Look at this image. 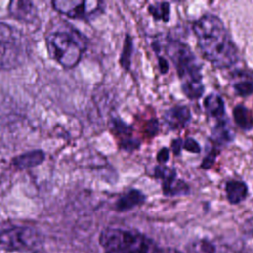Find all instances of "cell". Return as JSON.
I'll list each match as a JSON object with an SVG mask.
<instances>
[{
    "mask_svg": "<svg viewBox=\"0 0 253 253\" xmlns=\"http://www.w3.org/2000/svg\"><path fill=\"white\" fill-rule=\"evenodd\" d=\"M87 39L70 25L52 31L45 37V44L50 58L65 69L74 68L81 60L86 48Z\"/></svg>",
    "mask_w": 253,
    "mask_h": 253,
    "instance_id": "obj_3",
    "label": "cell"
},
{
    "mask_svg": "<svg viewBox=\"0 0 253 253\" xmlns=\"http://www.w3.org/2000/svg\"><path fill=\"white\" fill-rule=\"evenodd\" d=\"M204 108L207 115L216 121L226 117L224 101L222 97L216 93H211L204 99Z\"/></svg>",
    "mask_w": 253,
    "mask_h": 253,
    "instance_id": "obj_15",
    "label": "cell"
},
{
    "mask_svg": "<svg viewBox=\"0 0 253 253\" xmlns=\"http://www.w3.org/2000/svg\"><path fill=\"white\" fill-rule=\"evenodd\" d=\"M235 131L231 126L229 120L225 117L216 121L214 126L211 127L209 140L211 143L221 148L222 146L231 143L235 139Z\"/></svg>",
    "mask_w": 253,
    "mask_h": 253,
    "instance_id": "obj_11",
    "label": "cell"
},
{
    "mask_svg": "<svg viewBox=\"0 0 253 253\" xmlns=\"http://www.w3.org/2000/svg\"><path fill=\"white\" fill-rule=\"evenodd\" d=\"M159 131V123L156 119H151L147 121L145 126V132L149 136H154Z\"/></svg>",
    "mask_w": 253,
    "mask_h": 253,
    "instance_id": "obj_24",
    "label": "cell"
},
{
    "mask_svg": "<svg viewBox=\"0 0 253 253\" xmlns=\"http://www.w3.org/2000/svg\"><path fill=\"white\" fill-rule=\"evenodd\" d=\"M100 243L105 253H180L174 249H161L142 233L108 227L100 234Z\"/></svg>",
    "mask_w": 253,
    "mask_h": 253,
    "instance_id": "obj_4",
    "label": "cell"
},
{
    "mask_svg": "<svg viewBox=\"0 0 253 253\" xmlns=\"http://www.w3.org/2000/svg\"><path fill=\"white\" fill-rule=\"evenodd\" d=\"M153 176L161 181L162 193L166 197L188 196L191 193L190 186L178 178L175 167L157 165L153 169Z\"/></svg>",
    "mask_w": 253,
    "mask_h": 253,
    "instance_id": "obj_8",
    "label": "cell"
},
{
    "mask_svg": "<svg viewBox=\"0 0 253 253\" xmlns=\"http://www.w3.org/2000/svg\"><path fill=\"white\" fill-rule=\"evenodd\" d=\"M157 58H158V67H159L160 73L161 74L167 73L168 70H169V63H168V61L166 60L165 57H163L161 55H157Z\"/></svg>",
    "mask_w": 253,
    "mask_h": 253,
    "instance_id": "obj_27",
    "label": "cell"
},
{
    "mask_svg": "<svg viewBox=\"0 0 253 253\" xmlns=\"http://www.w3.org/2000/svg\"><path fill=\"white\" fill-rule=\"evenodd\" d=\"M44 158L45 153L42 149H34L13 157L11 163L18 169L24 170L42 164L44 161Z\"/></svg>",
    "mask_w": 253,
    "mask_h": 253,
    "instance_id": "obj_14",
    "label": "cell"
},
{
    "mask_svg": "<svg viewBox=\"0 0 253 253\" xmlns=\"http://www.w3.org/2000/svg\"><path fill=\"white\" fill-rule=\"evenodd\" d=\"M234 93L239 97H248L253 94V79H242L232 85Z\"/></svg>",
    "mask_w": 253,
    "mask_h": 253,
    "instance_id": "obj_21",
    "label": "cell"
},
{
    "mask_svg": "<svg viewBox=\"0 0 253 253\" xmlns=\"http://www.w3.org/2000/svg\"><path fill=\"white\" fill-rule=\"evenodd\" d=\"M183 142L184 140L180 137H177L172 140L171 142V150L175 156H180L182 153V148H183Z\"/></svg>",
    "mask_w": 253,
    "mask_h": 253,
    "instance_id": "obj_26",
    "label": "cell"
},
{
    "mask_svg": "<svg viewBox=\"0 0 253 253\" xmlns=\"http://www.w3.org/2000/svg\"><path fill=\"white\" fill-rule=\"evenodd\" d=\"M8 11L13 18L24 22H31L37 16L34 2L27 0L11 1L8 5Z\"/></svg>",
    "mask_w": 253,
    "mask_h": 253,
    "instance_id": "obj_12",
    "label": "cell"
},
{
    "mask_svg": "<svg viewBox=\"0 0 253 253\" xmlns=\"http://www.w3.org/2000/svg\"><path fill=\"white\" fill-rule=\"evenodd\" d=\"M203 57L217 69H227L239 60V52L223 22L206 13L192 25Z\"/></svg>",
    "mask_w": 253,
    "mask_h": 253,
    "instance_id": "obj_1",
    "label": "cell"
},
{
    "mask_svg": "<svg viewBox=\"0 0 253 253\" xmlns=\"http://www.w3.org/2000/svg\"><path fill=\"white\" fill-rule=\"evenodd\" d=\"M42 245L41 235L31 227L16 226L0 232V248L5 250L35 253Z\"/></svg>",
    "mask_w": 253,
    "mask_h": 253,
    "instance_id": "obj_6",
    "label": "cell"
},
{
    "mask_svg": "<svg viewBox=\"0 0 253 253\" xmlns=\"http://www.w3.org/2000/svg\"><path fill=\"white\" fill-rule=\"evenodd\" d=\"M170 158V149L168 147H162L156 154V160L159 165H165Z\"/></svg>",
    "mask_w": 253,
    "mask_h": 253,
    "instance_id": "obj_25",
    "label": "cell"
},
{
    "mask_svg": "<svg viewBox=\"0 0 253 253\" xmlns=\"http://www.w3.org/2000/svg\"><path fill=\"white\" fill-rule=\"evenodd\" d=\"M220 153V147L214 145L211 143V147H208V151L200 165V168L204 169V170H209L211 169L213 164L215 163V160L217 158V156Z\"/></svg>",
    "mask_w": 253,
    "mask_h": 253,
    "instance_id": "obj_22",
    "label": "cell"
},
{
    "mask_svg": "<svg viewBox=\"0 0 253 253\" xmlns=\"http://www.w3.org/2000/svg\"><path fill=\"white\" fill-rule=\"evenodd\" d=\"M27 48L19 31L0 22V71L17 67L25 58Z\"/></svg>",
    "mask_w": 253,
    "mask_h": 253,
    "instance_id": "obj_5",
    "label": "cell"
},
{
    "mask_svg": "<svg viewBox=\"0 0 253 253\" xmlns=\"http://www.w3.org/2000/svg\"><path fill=\"white\" fill-rule=\"evenodd\" d=\"M146 201V196L137 189H130L123 196H121L116 204L115 209L117 211H127L138 206H141Z\"/></svg>",
    "mask_w": 253,
    "mask_h": 253,
    "instance_id": "obj_13",
    "label": "cell"
},
{
    "mask_svg": "<svg viewBox=\"0 0 253 253\" xmlns=\"http://www.w3.org/2000/svg\"><path fill=\"white\" fill-rule=\"evenodd\" d=\"M165 40V52L176 69L183 94L190 100H199L205 93L202 63L186 42L172 37Z\"/></svg>",
    "mask_w": 253,
    "mask_h": 253,
    "instance_id": "obj_2",
    "label": "cell"
},
{
    "mask_svg": "<svg viewBox=\"0 0 253 253\" xmlns=\"http://www.w3.org/2000/svg\"><path fill=\"white\" fill-rule=\"evenodd\" d=\"M232 117L241 130L250 131L253 129V114L244 105H236L232 110Z\"/></svg>",
    "mask_w": 253,
    "mask_h": 253,
    "instance_id": "obj_17",
    "label": "cell"
},
{
    "mask_svg": "<svg viewBox=\"0 0 253 253\" xmlns=\"http://www.w3.org/2000/svg\"><path fill=\"white\" fill-rule=\"evenodd\" d=\"M132 52H133V40L130 35L126 34L125 36L123 48H122V52H121V56H120V60H119L121 66L126 71L129 70L130 65H131Z\"/></svg>",
    "mask_w": 253,
    "mask_h": 253,
    "instance_id": "obj_20",
    "label": "cell"
},
{
    "mask_svg": "<svg viewBox=\"0 0 253 253\" xmlns=\"http://www.w3.org/2000/svg\"><path fill=\"white\" fill-rule=\"evenodd\" d=\"M163 121L171 130L186 127L192 120V113L186 105H176L164 112Z\"/></svg>",
    "mask_w": 253,
    "mask_h": 253,
    "instance_id": "obj_10",
    "label": "cell"
},
{
    "mask_svg": "<svg viewBox=\"0 0 253 253\" xmlns=\"http://www.w3.org/2000/svg\"><path fill=\"white\" fill-rule=\"evenodd\" d=\"M147 11L154 21L168 23L171 15V5L169 2H155L147 7Z\"/></svg>",
    "mask_w": 253,
    "mask_h": 253,
    "instance_id": "obj_19",
    "label": "cell"
},
{
    "mask_svg": "<svg viewBox=\"0 0 253 253\" xmlns=\"http://www.w3.org/2000/svg\"><path fill=\"white\" fill-rule=\"evenodd\" d=\"M112 127L122 149L126 151H133L140 147L139 139L132 135L131 126L126 124L120 118H114L112 120Z\"/></svg>",
    "mask_w": 253,
    "mask_h": 253,
    "instance_id": "obj_9",
    "label": "cell"
},
{
    "mask_svg": "<svg viewBox=\"0 0 253 253\" xmlns=\"http://www.w3.org/2000/svg\"><path fill=\"white\" fill-rule=\"evenodd\" d=\"M51 5L59 14L71 19L85 21L99 16L104 9L102 1L91 0H53Z\"/></svg>",
    "mask_w": 253,
    "mask_h": 253,
    "instance_id": "obj_7",
    "label": "cell"
},
{
    "mask_svg": "<svg viewBox=\"0 0 253 253\" xmlns=\"http://www.w3.org/2000/svg\"><path fill=\"white\" fill-rule=\"evenodd\" d=\"M225 194L229 204H240L248 196V186L243 181L229 180L225 183Z\"/></svg>",
    "mask_w": 253,
    "mask_h": 253,
    "instance_id": "obj_16",
    "label": "cell"
},
{
    "mask_svg": "<svg viewBox=\"0 0 253 253\" xmlns=\"http://www.w3.org/2000/svg\"><path fill=\"white\" fill-rule=\"evenodd\" d=\"M183 148L191 153H200L202 148L199 142L193 137H187L183 142Z\"/></svg>",
    "mask_w": 253,
    "mask_h": 253,
    "instance_id": "obj_23",
    "label": "cell"
},
{
    "mask_svg": "<svg viewBox=\"0 0 253 253\" xmlns=\"http://www.w3.org/2000/svg\"><path fill=\"white\" fill-rule=\"evenodd\" d=\"M189 253H231L228 248L217 245L213 241L201 239L191 244Z\"/></svg>",
    "mask_w": 253,
    "mask_h": 253,
    "instance_id": "obj_18",
    "label": "cell"
}]
</instances>
